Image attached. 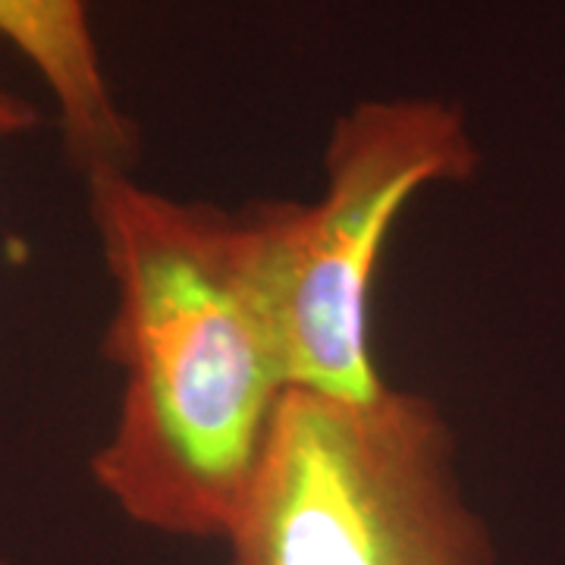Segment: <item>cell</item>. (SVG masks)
I'll return each instance as SVG.
<instances>
[{"label": "cell", "mask_w": 565, "mask_h": 565, "mask_svg": "<svg viewBox=\"0 0 565 565\" xmlns=\"http://www.w3.org/2000/svg\"><path fill=\"white\" fill-rule=\"evenodd\" d=\"M478 148L440 98L355 104L323 151L315 202H277L274 286L292 384L349 399L386 386L371 345V305L386 239L408 202L465 182Z\"/></svg>", "instance_id": "cell-3"}, {"label": "cell", "mask_w": 565, "mask_h": 565, "mask_svg": "<svg viewBox=\"0 0 565 565\" xmlns=\"http://www.w3.org/2000/svg\"><path fill=\"white\" fill-rule=\"evenodd\" d=\"M0 565H10V563H7V559H3V556H0Z\"/></svg>", "instance_id": "cell-6"}, {"label": "cell", "mask_w": 565, "mask_h": 565, "mask_svg": "<svg viewBox=\"0 0 565 565\" xmlns=\"http://www.w3.org/2000/svg\"><path fill=\"white\" fill-rule=\"evenodd\" d=\"M0 35L47 85L66 154L82 177L129 170L139 132L110 92L85 0H0Z\"/></svg>", "instance_id": "cell-4"}, {"label": "cell", "mask_w": 565, "mask_h": 565, "mask_svg": "<svg viewBox=\"0 0 565 565\" xmlns=\"http://www.w3.org/2000/svg\"><path fill=\"white\" fill-rule=\"evenodd\" d=\"M85 185L114 286L104 359L120 374L92 478L132 525L223 541L296 386L274 286L277 202H180L129 170Z\"/></svg>", "instance_id": "cell-1"}, {"label": "cell", "mask_w": 565, "mask_h": 565, "mask_svg": "<svg viewBox=\"0 0 565 565\" xmlns=\"http://www.w3.org/2000/svg\"><path fill=\"white\" fill-rule=\"evenodd\" d=\"M456 462L422 393L292 386L223 537L230 565H493Z\"/></svg>", "instance_id": "cell-2"}, {"label": "cell", "mask_w": 565, "mask_h": 565, "mask_svg": "<svg viewBox=\"0 0 565 565\" xmlns=\"http://www.w3.org/2000/svg\"><path fill=\"white\" fill-rule=\"evenodd\" d=\"M35 122H39L35 107L25 102V98H20V95H13L7 85H0V145L17 139V136L32 132Z\"/></svg>", "instance_id": "cell-5"}]
</instances>
